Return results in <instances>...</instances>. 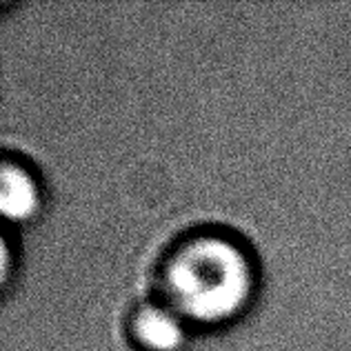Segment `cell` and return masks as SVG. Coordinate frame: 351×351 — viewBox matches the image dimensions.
Returning a JSON list of instances; mask_svg holds the SVG:
<instances>
[{
  "label": "cell",
  "instance_id": "cell-3",
  "mask_svg": "<svg viewBox=\"0 0 351 351\" xmlns=\"http://www.w3.org/2000/svg\"><path fill=\"white\" fill-rule=\"evenodd\" d=\"M45 189L38 173L18 156H5L0 165V214L7 225H27L40 216Z\"/></svg>",
  "mask_w": 351,
  "mask_h": 351
},
{
  "label": "cell",
  "instance_id": "cell-1",
  "mask_svg": "<svg viewBox=\"0 0 351 351\" xmlns=\"http://www.w3.org/2000/svg\"><path fill=\"white\" fill-rule=\"evenodd\" d=\"M156 300L189 327L211 329L238 320L258 291L249 247L225 229L187 232L165 249L154 274Z\"/></svg>",
  "mask_w": 351,
  "mask_h": 351
},
{
  "label": "cell",
  "instance_id": "cell-2",
  "mask_svg": "<svg viewBox=\"0 0 351 351\" xmlns=\"http://www.w3.org/2000/svg\"><path fill=\"white\" fill-rule=\"evenodd\" d=\"M189 325L160 300L136 304L127 318V336L138 351H184Z\"/></svg>",
  "mask_w": 351,
  "mask_h": 351
}]
</instances>
